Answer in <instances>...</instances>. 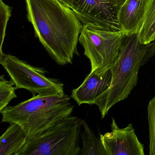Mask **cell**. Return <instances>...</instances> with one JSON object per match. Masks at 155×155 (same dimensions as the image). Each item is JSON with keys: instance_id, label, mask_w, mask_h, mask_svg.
<instances>
[{"instance_id": "6da1fadb", "label": "cell", "mask_w": 155, "mask_h": 155, "mask_svg": "<svg viewBox=\"0 0 155 155\" xmlns=\"http://www.w3.org/2000/svg\"><path fill=\"white\" fill-rule=\"evenodd\" d=\"M36 37L57 64H72L83 28L76 13L59 0H26Z\"/></svg>"}, {"instance_id": "7a4b0ae2", "label": "cell", "mask_w": 155, "mask_h": 155, "mask_svg": "<svg viewBox=\"0 0 155 155\" xmlns=\"http://www.w3.org/2000/svg\"><path fill=\"white\" fill-rule=\"evenodd\" d=\"M155 55V40L141 43L138 33L126 36L110 68V86L94 102L103 119L113 106L124 100L136 87L141 67Z\"/></svg>"}, {"instance_id": "3957f363", "label": "cell", "mask_w": 155, "mask_h": 155, "mask_svg": "<svg viewBox=\"0 0 155 155\" xmlns=\"http://www.w3.org/2000/svg\"><path fill=\"white\" fill-rule=\"evenodd\" d=\"M65 93L48 96L37 95L28 100L9 106L0 112L2 122L16 123L21 127L28 139L71 116L74 106Z\"/></svg>"}, {"instance_id": "277c9868", "label": "cell", "mask_w": 155, "mask_h": 155, "mask_svg": "<svg viewBox=\"0 0 155 155\" xmlns=\"http://www.w3.org/2000/svg\"><path fill=\"white\" fill-rule=\"evenodd\" d=\"M83 120L71 117L28 139L19 155H80Z\"/></svg>"}, {"instance_id": "5b68a950", "label": "cell", "mask_w": 155, "mask_h": 155, "mask_svg": "<svg viewBox=\"0 0 155 155\" xmlns=\"http://www.w3.org/2000/svg\"><path fill=\"white\" fill-rule=\"evenodd\" d=\"M126 36L122 29H111L92 24L83 25L79 41L90 61L91 71L111 68Z\"/></svg>"}, {"instance_id": "8992f818", "label": "cell", "mask_w": 155, "mask_h": 155, "mask_svg": "<svg viewBox=\"0 0 155 155\" xmlns=\"http://www.w3.org/2000/svg\"><path fill=\"white\" fill-rule=\"evenodd\" d=\"M0 63L15 83L16 90L25 89L33 96H48L64 93L63 83L46 77L48 71L30 65L9 54H0Z\"/></svg>"}, {"instance_id": "52a82bcc", "label": "cell", "mask_w": 155, "mask_h": 155, "mask_svg": "<svg viewBox=\"0 0 155 155\" xmlns=\"http://www.w3.org/2000/svg\"><path fill=\"white\" fill-rule=\"evenodd\" d=\"M118 8L110 0H75L71 8L83 25L92 24L120 30Z\"/></svg>"}, {"instance_id": "ba28073f", "label": "cell", "mask_w": 155, "mask_h": 155, "mask_svg": "<svg viewBox=\"0 0 155 155\" xmlns=\"http://www.w3.org/2000/svg\"><path fill=\"white\" fill-rule=\"evenodd\" d=\"M111 131L100 139L107 155H144V145L139 140L132 124L120 128L112 118Z\"/></svg>"}, {"instance_id": "9c48e42d", "label": "cell", "mask_w": 155, "mask_h": 155, "mask_svg": "<svg viewBox=\"0 0 155 155\" xmlns=\"http://www.w3.org/2000/svg\"><path fill=\"white\" fill-rule=\"evenodd\" d=\"M110 68L91 71L82 84L72 91L71 97L79 106L83 104L93 105L96 100L108 89L111 81Z\"/></svg>"}, {"instance_id": "30bf717a", "label": "cell", "mask_w": 155, "mask_h": 155, "mask_svg": "<svg viewBox=\"0 0 155 155\" xmlns=\"http://www.w3.org/2000/svg\"><path fill=\"white\" fill-rule=\"evenodd\" d=\"M147 0H126L119 8L117 20L126 36L137 33L144 18Z\"/></svg>"}, {"instance_id": "8fae6325", "label": "cell", "mask_w": 155, "mask_h": 155, "mask_svg": "<svg viewBox=\"0 0 155 155\" xmlns=\"http://www.w3.org/2000/svg\"><path fill=\"white\" fill-rule=\"evenodd\" d=\"M0 138V155H19L28 140L21 126L11 123Z\"/></svg>"}, {"instance_id": "7c38bea8", "label": "cell", "mask_w": 155, "mask_h": 155, "mask_svg": "<svg viewBox=\"0 0 155 155\" xmlns=\"http://www.w3.org/2000/svg\"><path fill=\"white\" fill-rule=\"evenodd\" d=\"M137 32L142 44L155 40V0H147L144 18Z\"/></svg>"}, {"instance_id": "4fadbf2b", "label": "cell", "mask_w": 155, "mask_h": 155, "mask_svg": "<svg viewBox=\"0 0 155 155\" xmlns=\"http://www.w3.org/2000/svg\"><path fill=\"white\" fill-rule=\"evenodd\" d=\"M82 127L84 129L81 136L82 147L80 155H107L100 139L96 137L84 120Z\"/></svg>"}, {"instance_id": "5bb4252c", "label": "cell", "mask_w": 155, "mask_h": 155, "mask_svg": "<svg viewBox=\"0 0 155 155\" xmlns=\"http://www.w3.org/2000/svg\"><path fill=\"white\" fill-rule=\"evenodd\" d=\"M15 83L13 80L8 81L2 75L0 77V111L4 109L13 99L17 97Z\"/></svg>"}, {"instance_id": "9a60e30c", "label": "cell", "mask_w": 155, "mask_h": 155, "mask_svg": "<svg viewBox=\"0 0 155 155\" xmlns=\"http://www.w3.org/2000/svg\"><path fill=\"white\" fill-rule=\"evenodd\" d=\"M147 119L149 132V155H155V95L148 104Z\"/></svg>"}, {"instance_id": "2e32d148", "label": "cell", "mask_w": 155, "mask_h": 155, "mask_svg": "<svg viewBox=\"0 0 155 155\" xmlns=\"http://www.w3.org/2000/svg\"><path fill=\"white\" fill-rule=\"evenodd\" d=\"M1 7V54L3 53L2 51V45L6 35V28L9 19L11 17L12 8L6 5L2 0L0 1Z\"/></svg>"}, {"instance_id": "e0dca14e", "label": "cell", "mask_w": 155, "mask_h": 155, "mask_svg": "<svg viewBox=\"0 0 155 155\" xmlns=\"http://www.w3.org/2000/svg\"><path fill=\"white\" fill-rule=\"evenodd\" d=\"M59 1L71 8L75 0H59Z\"/></svg>"}, {"instance_id": "ac0fdd59", "label": "cell", "mask_w": 155, "mask_h": 155, "mask_svg": "<svg viewBox=\"0 0 155 155\" xmlns=\"http://www.w3.org/2000/svg\"><path fill=\"white\" fill-rule=\"evenodd\" d=\"M112 2L115 3L118 8L124 3L126 0H110Z\"/></svg>"}]
</instances>
